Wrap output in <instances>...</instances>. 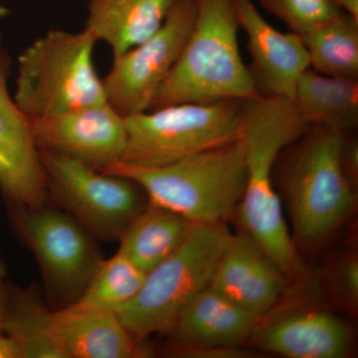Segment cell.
Wrapping results in <instances>:
<instances>
[{
	"label": "cell",
	"instance_id": "11",
	"mask_svg": "<svg viewBox=\"0 0 358 358\" xmlns=\"http://www.w3.org/2000/svg\"><path fill=\"white\" fill-rule=\"evenodd\" d=\"M31 120L39 152L64 155L103 171L126 150L124 117L108 103Z\"/></svg>",
	"mask_w": 358,
	"mask_h": 358
},
{
	"label": "cell",
	"instance_id": "2",
	"mask_svg": "<svg viewBox=\"0 0 358 358\" xmlns=\"http://www.w3.org/2000/svg\"><path fill=\"white\" fill-rule=\"evenodd\" d=\"M193 3L192 31L150 110L176 103L261 98L240 52L234 0H193Z\"/></svg>",
	"mask_w": 358,
	"mask_h": 358
},
{
	"label": "cell",
	"instance_id": "20",
	"mask_svg": "<svg viewBox=\"0 0 358 358\" xmlns=\"http://www.w3.org/2000/svg\"><path fill=\"white\" fill-rule=\"evenodd\" d=\"M293 101L310 126L348 133L358 124V79L327 76L308 68L299 79Z\"/></svg>",
	"mask_w": 358,
	"mask_h": 358
},
{
	"label": "cell",
	"instance_id": "3",
	"mask_svg": "<svg viewBox=\"0 0 358 358\" xmlns=\"http://www.w3.org/2000/svg\"><path fill=\"white\" fill-rule=\"evenodd\" d=\"M348 133L310 124L286 148L282 182L288 201L294 244L313 247L329 239L355 207L353 183L343 164Z\"/></svg>",
	"mask_w": 358,
	"mask_h": 358
},
{
	"label": "cell",
	"instance_id": "15",
	"mask_svg": "<svg viewBox=\"0 0 358 358\" xmlns=\"http://www.w3.org/2000/svg\"><path fill=\"white\" fill-rule=\"evenodd\" d=\"M49 336L60 358H134L147 353L117 315L75 305L52 310Z\"/></svg>",
	"mask_w": 358,
	"mask_h": 358
},
{
	"label": "cell",
	"instance_id": "18",
	"mask_svg": "<svg viewBox=\"0 0 358 358\" xmlns=\"http://www.w3.org/2000/svg\"><path fill=\"white\" fill-rule=\"evenodd\" d=\"M176 0H88L84 29L109 45L113 59L159 29Z\"/></svg>",
	"mask_w": 358,
	"mask_h": 358
},
{
	"label": "cell",
	"instance_id": "21",
	"mask_svg": "<svg viewBox=\"0 0 358 358\" xmlns=\"http://www.w3.org/2000/svg\"><path fill=\"white\" fill-rule=\"evenodd\" d=\"M313 70L327 76L358 79V20L341 11L300 35Z\"/></svg>",
	"mask_w": 358,
	"mask_h": 358
},
{
	"label": "cell",
	"instance_id": "22",
	"mask_svg": "<svg viewBox=\"0 0 358 358\" xmlns=\"http://www.w3.org/2000/svg\"><path fill=\"white\" fill-rule=\"evenodd\" d=\"M51 313L30 289L7 287L4 334L15 341L21 358H60L49 336Z\"/></svg>",
	"mask_w": 358,
	"mask_h": 358
},
{
	"label": "cell",
	"instance_id": "10",
	"mask_svg": "<svg viewBox=\"0 0 358 358\" xmlns=\"http://www.w3.org/2000/svg\"><path fill=\"white\" fill-rule=\"evenodd\" d=\"M194 20L193 0H176L155 34L113 59L103 83L107 102L115 112L129 117L150 110L182 53Z\"/></svg>",
	"mask_w": 358,
	"mask_h": 358
},
{
	"label": "cell",
	"instance_id": "30",
	"mask_svg": "<svg viewBox=\"0 0 358 358\" xmlns=\"http://www.w3.org/2000/svg\"><path fill=\"white\" fill-rule=\"evenodd\" d=\"M7 13H8V11H7V9L3 8V7L0 6V15L4 16V15H6V14Z\"/></svg>",
	"mask_w": 358,
	"mask_h": 358
},
{
	"label": "cell",
	"instance_id": "14",
	"mask_svg": "<svg viewBox=\"0 0 358 358\" xmlns=\"http://www.w3.org/2000/svg\"><path fill=\"white\" fill-rule=\"evenodd\" d=\"M286 274L246 231L232 235L209 287L238 306L265 317L284 291Z\"/></svg>",
	"mask_w": 358,
	"mask_h": 358
},
{
	"label": "cell",
	"instance_id": "28",
	"mask_svg": "<svg viewBox=\"0 0 358 358\" xmlns=\"http://www.w3.org/2000/svg\"><path fill=\"white\" fill-rule=\"evenodd\" d=\"M7 287L8 285L4 282L0 285V336L4 334V322H6Z\"/></svg>",
	"mask_w": 358,
	"mask_h": 358
},
{
	"label": "cell",
	"instance_id": "26",
	"mask_svg": "<svg viewBox=\"0 0 358 358\" xmlns=\"http://www.w3.org/2000/svg\"><path fill=\"white\" fill-rule=\"evenodd\" d=\"M0 358H21L20 348L9 336H0Z\"/></svg>",
	"mask_w": 358,
	"mask_h": 358
},
{
	"label": "cell",
	"instance_id": "1",
	"mask_svg": "<svg viewBox=\"0 0 358 358\" xmlns=\"http://www.w3.org/2000/svg\"><path fill=\"white\" fill-rule=\"evenodd\" d=\"M308 127L291 99L261 96L243 101L241 143L246 185L237 211L244 231L286 275L298 273L301 260L275 192V167L282 150Z\"/></svg>",
	"mask_w": 358,
	"mask_h": 358
},
{
	"label": "cell",
	"instance_id": "24",
	"mask_svg": "<svg viewBox=\"0 0 358 358\" xmlns=\"http://www.w3.org/2000/svg\"><path fill=\"white\" fill-rule=\"evenodd\" d=\"M264 10L282 21L292 32L301 35L324 21L331 20L341 9L331 0H257Z\"/></svg>",
	"mask_w": 358,
	"mask_h": 358
},
{
	"label": "cell",
	"instance_id": "5",
	"mask_svg": "<svg viewBox=\"0 0 358 358\" xmlns=\"http://www.w3.org/2000/svg\"><path fill=\"white\" fill-rule=\"evenodd\" d=\"M96 39L80 32L51 30L18 59L14 101L30 119L108 103L94 64Z\"/></svg>",
	"mask_w": 358,
	"mask_h": 358
},
{
	"label": "cell",
	"instance_id": "8",
	"mask_svg": "<svg viewBox=\"0 0 358 358\" xmlns=\"http://www.w3.org/2000/svg\"><path fill=\"white\" fill-rule=\"evenodd\" d=\"M47 189L87 230L120 238L145 207L138 185L64 155L40 152Z\"/></svg>",
	"mask_w": 358,
	"mask_h": 358
},
{
	"label": "cell",
	"instance_id": "9",
	"mask_svg": "<svg viewBox=\"0 0 358 358\" xmlns=\"http://www.w3.org/2000/svg\"><path fill=\"white\" fill-rule=\"evenodd\" d=\"M13 226L32 250L47 288L67 306L83 293L103 260L86 228L54 209L9 207Z\"/></svg>",
	"mask_w": 358,
	"mask_h": 358
},
{
	"label": "cell",
	"instance_id": "17",
	"mask_svg": "<svg viewBox=\"0 0 358 358\" xmlns=\"http://www.w3.org/2000/svg\"><path fill=\"white\" fill-rule=\"evenodd\" d=\"M257 346L289 358H341L352 346V333L343 320L320 310L285 315L254 334Z\"/></svg>",
	"mask_w": 358,
	"mask_h": 358
},
{
	"label": "cell",
	"instance_id": "7",
	"mask_svg": "<svg viewBox=\"0 0 358 358\" xmlns=\"http://www.w3.org/2000/svg\"><path fill=\"white\" fill-rule=\"evenodd\" d=\"M122 162L162 166L233 141L243 133V101L183 103L124 117Z\"/></svg>",
	"mask_w": 358,
	"mask_h": 358
},
{
	"label": "cell",
	"instance_id": "19",
	"mask_svg": "<svg viewBox=\"0 0 358 358\" xmlns=\"http://www.w3.org/2000/svg\"><path fill=\"white\" fill-rule=\"evenodd\" d=\"M195 224L176 212L150 203L122 232L117 251L148 273L183 243Z\"/></svg>",
	"mask_w": 358,
	"mask_h": 358
},
{
	"label": "cell",
	"instance_id": "6",
	"mask_svg": "<svg viewBox=\"0 0 358 358\" xmlns=\"http://www.w3.org/2000/svg\"><path fill=\"white\" fill-rule=\"evenodd\" d=\"M231 238L225 223L195 224L183 243L148 273L138 294L117 313L134 338L171 331L188 303L208 286Z\"/></svg>",
	"mask_w": 358,
	"mask_h": 358
},
{
	"label": "cell",
	"instance_id": "29",
	"mask_svg": "<svg viewBox=\"0 0 358 358\" xmlns=\"http://www.w3.org/2000/svg\"><path fill=\"white\" fill-rule=\"evenodd\" d=\"M7 275L6 264L4 262L2 257L1 250H0V285H3L6 282Z\"/></svg>",
	"mask_w": 358,
	"mask_h": 358
},
{
	"label": "cell",
	"instance_id": "27",
	"mask_svg": "<svg viewBox=\"0 0 358 358\" xmlns=\"http://www.w3.org/2000/svg\"><path fill=\"white\" fill-rule=\"evenodd\" d=\"M331 1L338 9L358 20V0H331Z\"/></svg>",
	"mask_w": 358,
	"mask_h": 358
},
{
	"label": "cell",
	"instance_id": "4",
	"mask_svg": "<svg viewBox=\"0 0 358 358\" xmlns=\"http://www.w3.org/2000/svg\"><path fill=\"white\" fill-rule=\"evenodd\" d=\"M103 171L131 179L150 203L196 224L225 223L238 210L246 185L241 138L166 166L117 162Z\"/></svg>",
	"mask_w": 358,
	"mask_h": 358
},
{
	"label": "cell",
	"instance_id": "25",
	"mask_svg": "<svg viewBox=\"0 0 358 358\" xmlns=\"http://www.w3.org/2000/svg\"><path fill=\"white\" fill-rule=\"evenodd\" d=\"M338 286L346 300L355 305L358 299V260L346 259L338 268Z\"/></svg>",
	"mask_w": 358,
	"mask_h": 358
},
{
	"label": "cell",
	"instance_id": "13",
	"mask_svg": "<svg viewBox=\"0 0 358 358\" xmlns=\"http://www.w3.org/2000/svg\"><path fill=\"white\" fill-rule=\"evenodd\" d=\"M237 20L247 36L250 73L262 96L294 100L299 79L310 68L300 35L273 27L252 0H234Z\"/></svg>",
	"mask_w": 358,
	"mask_h": 358
},
{
	"label": "cell",
	"instance_id": "16",
	"mask_svg": "<svg viewBox=\"0 0 358 358\" xmlns=\"http://www.w3.org/2000/svg\"><path fill=\"white\" fill-rule=\"evenodd\" d=\"M263 317L208 286L179 315L167 333L176 348H229L253 338Z\"/></svg>",
	"mask_w": 358,
	"mask_h": 358
},
{
	"label": "cell",
	"instance_id": "12",
	"mask_svg": "<svg viewBox=\"0 0 358 358\" xmlns=\"http://www.w3.org/2000/svg\"><path fill=\"white\" fill-rule=\"evenodd\" d=\"M11 59L0 41V192L9 207L38 208L48 195L31 120L7 89Z\"/></svg>",
	"mask_w": 358,
	"mask_h": 358
},
{
	"label": "cell",
	"instance_id": "23",
	"mask_svg": "<svg viewBox=\"0 0 358 358\" xmlns=\"http://www.w3.org/2000/svg\"><path fill=\"white\" fill-rule=\"evenodd\" d=\"M147 274L117 251L108 260L101 261L83 293L72 305L117 315L140 292Z\"/></svg>",
	"mask_w": 358,
	"mask_h": 358
}]
</instances>
